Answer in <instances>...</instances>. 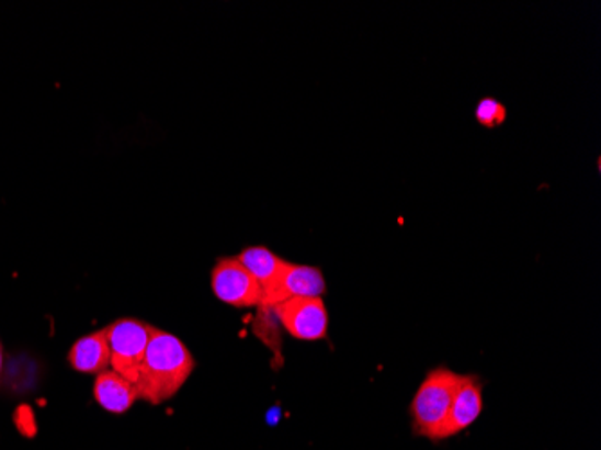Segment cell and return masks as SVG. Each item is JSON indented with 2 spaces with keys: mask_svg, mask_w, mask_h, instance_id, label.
<instances>
[{
  "mask_svg": "<svg viewBox=\"0 0 601 450\" xmlns=\"http://www.w3.org/2000/svg\"><path fill=\"white\" fill-rule=\"evenodd\" d=\"M0 371H2V346H0Z\"/></svg>",
  "mask_w": 601,
  "mask_h": 450,
  "instance_id": "cell-12",
  "label": "cell"
},
{
  "mask_svg": "<svg viewBox=\"0 0 601 450\" xmlns=\"http://www.w3.org/2000/svg\"><path fill=\"white\" fill-rule=\"evenodd\" d=\"M94 398L109 413L123 415L139 401V393L134 382L126 381L116 371L106 370L95 376Z\"/></svg>",
  "mask_w": 601,
  "mask_h": 450,
  "instance_id": "cell-8",
  "label": "cell"
},
{
  "mask_svg": "<svg viewBox=\"0 0 601 450\" xmlns=\"http://www.w3.org/2000/svg\"><path fill=\"white\" fill-rule=\"evenodd\" d=\"M476 121L485 128H496V126L502 125L508 117L507 106L502 105L501 101L494 100V98H483L477 103Z\"/></svg>",
  "mask_w": 601,
  "mask_h": 450,
  "instance_id": "cell-11",
  "label": "cell"
},
{
  "mask_svg": "<svg viewBox=\"0 0 601 450\" xmlns=\"http://www.w3.org/2000/svg\"><path fill=\"white\" fill-rule=\"evenodd\" d=\"M236 258L241 266L246 267L247 272L260 283L261 291L269 289L280 275L283 267L286 266L283 258L263 246L247 247Z\"/></svg>",
  "mask_w": 601,
  "mask_h": 450,
  "instance_id": "cell-10",
  "label": "cell"
},
{
  "mask_svg": "<svg viewBox=\"0 0 601 450\" xmlns=\"http://www.w3.org/2000/svg\"><path fill=\"white\" fill-rule=\"evenodd\" d=\"M213 294L235 308H254L261 306L263 291L260 283L247 272L238 258H220L211 272Z\"/></svg>",
  "mask_w": 601,
  "mask_h": 450,
  "instance_id": "cell-4",
  "label": "cell"
},
{
  "mask_svg": "<svg viewBox=\"0 0 601 450\" xmlns=\"http://www.w3.org/2000/svg\"><path fill=\"white\" fill-rule=\"evenodd\" d=\"M325 292L326 280L321 269L286 261L274 283L263 291L260 308H274L294 297H322Z\"/></svg>",
  "mask_w": 601,
  "mask_h": 450,
  "instance_id": "cell-6",
  "label": "cell"
},
{
  "mask_svg": "<svg viewBox=\"0 0 601 450\" xmlns=\"http://www.w3.org/2000/svg\"><path fill=\"white\" fill-rule=\"evenodd\" d=\"M69 364L72 370L94 375L111 370V346L105 328L76 340L69 351Z\"/></svg>",
  "mask_w": 601,
  "mask_h": 450,
  "instance_id": "cell-9",
  "label": "cell"
},
{
  "mask_svg": "<svg viewBox=\"0 0 601 450\" xmlns=\"http://www.w3.org/2000/svg\"><path fill=\"white\" fill-rule=\"evenodd\" d=\"M105 331L111 346V370L136 384L146 348L157 331L156 326L128 317L114 320Z\"/></svg>",
  "mask_w": 601,
  "mask_h": 450,
  "instance_id": "cell-3",
  "label": "cell"
},
{
  "mask_svg": "<svg viewBox=\"0 0 601 450\" xmlns=\"http://www.w3.org/2000/svg\"><path fill=\"white\" fill-rule=\"evenodd\" d=\"M462 379V373H456L446 365H438L427 373L409 407L415 435L440 441L441 427L445 424L452 398Z\"/></svg>",
  "mask_w": 601,
  "mask_h": 450,
  "instance_id": "cell-2",
  "label": "cell"
},
{
  "mask_svg": "<svg viewBox=\"0 0 601 450\" xmlns=\"http://www.w3.org/2000/svg\"><path fill=\"white\" fill-rule=\"evenodd\" d=\"M483 413V384L476 375H463L462 382L457 385L454 398H452L451 410L446 416L445 424L441 427L440 441L446 438H454L463 430L476 424Z\"/></svg>",
  "mask_w": 601,
  "mask_h": 450,
  "instance_id": "cell-7",
  "label": "cell"
},
{
  "mask_svg": "<svg viewBox=\"0 0 601 450\" xmlns=\"http://www.w3.org/2000/svg\"><path fill=\"white\" fill-rule=\"evenodd\" d=\"M195 357L179 337L157 330L146 348L136 387L139 401L151 405L170 401L190 381Z\"/></svg>",
  "mask_w": 601,
  "mask_h": 450,
  "instance_id": "cell-1",
  "label": "cell"
},
{
  "mask_svg": "<svg viewBox=\"0 0 601 450\" xmlns=\"http://www.w3.org/2000/svg\"><path fill=\"white\" fill-rule=\"evenodd\" d=\"M281 326L297 340H322L328 336L330 315L322 297H294L272 308Z\"/></svg>",
  "mask_w": 601,
  "mask_h": 450,
  "instance_id": "cell-5",
  "label": "cell"
}]
</instances>
